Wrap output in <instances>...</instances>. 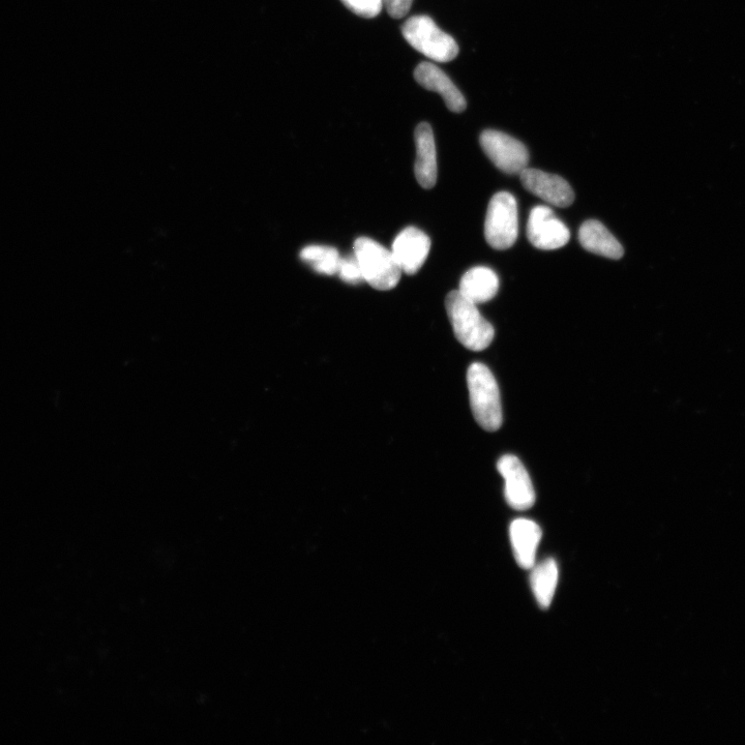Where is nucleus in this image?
Masks as SVG:
<instances>
[{"mask_svg":"<svg viewBox=\"0 0 745 745\" xmlns=\"http://www.w3.org/2000/svg\"><path fill=\"white\" fill-rule=\"evenodd\" d=\"M476 306L466 300L459 290L446 296V312L458 341L469 350L483 351L491 345L495 331Z\"/></svg>","mask_w":745,"mask_h":745,"instance_id":"1","label":"nucleus"},{"mask_svg":"<svg viewBox=\"0 0 745 745\" xmlns=\"http://www.w3.org/2000/svg\"><path fill=\"white\" fill-rule=\"evenodd\" d=\"M470 405L476 422L486 431H498L503 422L497 381L488 367L472 364L467 371Z\"/></svg>","mask_w":745,"mask_h":745,"instance_id":"2","label":"nucleus"},{"mask_svg":"<svg viewBox=\"0 0 745 745\" xmlns=\"http://www.w3.org/2000/svg\"><path fill=\"white\" fill-rule=\"evenodd\" d=\"M354 255L359 261L364 281L377 290L395 288L401 279L402 270L393 252L368 237H360L354 243Z\"/></svg>","mask_w":745,"mask_h":745,"instance_id":"3","label":"nucleus"},{"mask_svg":"<svg viewBox=\"0 0 745 745\" xmlns=\"http://www.w3.org/2000/svg\"><path fill=\"white\" fill-rule=\"evenodd\" d=\"M402 34L415 50L432 61L449 63L459 54V46L455 39L442 32L429 16L409 18L402 27Z\"/></svg>","mask_w":745,"mask_h":745,"instance_id":"4","label":"nucleus"},{"mask_svg":"<svg viewBox=\"0 0 745 745\" xmlns=\"http://www.w3.org/2000/svg\"><path fill=\"white\" fill-rule=\"evenodd\" d=\"M519 234L518 203L508 192L494 195L489 203L485 222L487 243L495 250L512 248Z\"/></svg>","mask_w":745,"mask_h":745,"instance_id":"5","label":"nucleus"},{"mask_svg":"<svg viewBox=\"0 0 745 745\" xmlns=\"http://www.w3.org/2000/svg\"><path fill=\"white\" fill-rule=\"evenodd\" d=\"M481 145L487 157L504 173L520 175L528 168L527 147L508 134L495 130L484 131Z\"/></svg>","mask_w":745,"mask_h":745,"instance_id":"6","label":"nucleus"},{"mask_svg":"<svg viewBox=\"0 0 745 745\" xmlns=\"http://www.w3.org/2000/svg\"><path fill=\"white\" fill-rule=\"evenodd\" d=\"M527 237L533 247L540 250H558L570 242L571 232L559 220L552 208L535 206L530 212Z\"/></svg>","mask_w":745,"mask_h":745,"instance_id":"7","label":"nucleus"},{"mask_svg":"<svg viewBox=\"0 0 745 745\" xmlns=\"http://www.w3.org/2000/svg\"><path fill=\"white\" fill-rule=\"evenodd\" d=\"M504 479V495L511 508L527 511L535 503V492L530 476L522 462L513 455H505L497 463Z\"/></svg>","mask_w":745,"mask_h":745,"instance_id":"8","label":"nucleus"},{"mask_svg":"<svg viewBox=\"0 0 745 745\" xmlns=\"http://www.w3.org/2000/svg\"><path fill=\"white\" fill-rule=\"evenodd\" d=\"M523 187L531 194L557 207H569L575 193L562 177L538 169L526 168L520 173Z\"/></svg>","mask_w":745,"mask_h":745,"instance_id":"9","label":"nucleus"},{"mask_svg":"<svg viewBox=\"0 0 745 745\" xmlns=\"http://www.w3.org/2000/svg\"><path fill=\"white\" fill-rule=\"evenodd\" d=\"M431 250L427 234L415 227H407L394 241L392 252L402 273L415 275L425 264Z\"/></svg>","mask_w":745,"mask_h":745,"instance_id":"10","label":"nucleus"},{"mask_svg":"<svg viewBox=\"0 0 745 745\" xmlns=\"http://www.w3.org/2000/svg\"><path fill=\"white\" fill-rule=\"evenodd\" d=\"M414 77L428 91L439 94L447 108L460 113L466 109V100L449 76L431 63H422L416 67Z\"/></svg>","mask_w":745,"mask_h":745,"instance_id":"11","label":"nucleus"},{"mask_svg":"<svg viewBox=\"0 0 745 745\" xmlns=\"http://www.w3.org/2000/svg\"><path fill=\"white\" fill-rule=\"evenodd\" d=\"M415 144L416 180L423 188L432 189L437 182V154L433 130L429 124L422 123L417 126Z\"/></svg>","mask_w":745,"mask_h":745,"instance_id":"12","label":"nucleus"},{"mask_svg":"<svg viewBox=\"0 0 745 745\" xmlns=\"http://www.w3.org/2000/svg\"><path fill=\"white\" fill-rule=\"evenodd\" d=\"M542 535L541 527L531 520L520 518L512 522L510 538L515 558L522 569L530 570L535 565Z\"/></svg>","mask_w":745,"mask_h":745,"instance_id":"13","label":"nucleus"},{"mask_svg":"<svg viewBox=\"0 0 745 745\" xmlns=\"http://www.w3.org/2000/svg\"><path fill=\"white\" fill-rule=\"evenodd\" d=\"M581 246L588 252L618 260L624 254L616 237L599 221L589 220L579 230Z\"/></svg>","mask_w":745,"mask_h":745,"instance_id":"14","label":"nucleus"},{"mask_svg":"<svg viewBox=\"0 0 745 745\" xmlns=\"http://www.w3.org/2000/svg\"><path fill=\"white\" fill-rule=\"evenodd\" d=\"M499 289V279L489 267L478 266L469 270L461 279L459 292L475 305L493 300Z\"/></svg>","mask_w":745,"mask_h":745,"instance_id":"15","label":"nucleus"},{"mask_svg":"<svg viewBox=\"0 0 745 745\" xmlns=\"http://www.w3.org/2000/svg\"><path fill=\"white\" fill-rule=\"evenodd\" d=\"M530 584L536 601L543 609H548L554 599L557 582L558 566L554 559L549 558L533 566Z\"/></svg>","mask_w":745,"mask_h":745,"instance_id":"16","label":"nucleus"},{"mask_svg":"<svg viewBox=\"0 0 745 745\" xmlns=\"http://www.w3.org/2000/svg\"><path fill=\"white\" fill-rule=\"evenodd\" d=\"M300 257L320 275H338L342 257L335 248L326 246H308L302 250Z\"/></svg>","mask_w":745,"mask_h":745,"instance_id":"17","label":"nucleus"},{"mask_svg":"<svg viewBox=\"0 0 745 745\" xmlns=\"http://www.w3.org/2000/svg\"><path fill=\"white\" fill-rule=\"evenodd\" d=\"M343 5L357 16L364 18L377 17L382 8V0H341Z\"/></svg>","mask_w":745,"mask_h":745,"instance_id":"18","label":"nucleus"},{"mask_svg":"<svg viewBox=\"0 0 745 745\" xmlns=\"http://www.w3.org/2000/svg\"><path fill=\"white\" fill-rule=\"evenodd\" d=\"M338 275L348 284L356 285L364 281L360 263L354 254L341 258Z\"/></svg>","mask_w":745,"mask_h":745,"instance_id":"19","label":"nucleus"},{"mask_svg":"<svg viewBox=\"0 0 745 745\" xmlns=\"http://www.w3.org/2000/svg\"><path fill=\"white\" fill-rule=\"evenodd\" d=\"M386 12L395 19L405 17L413 4V0H382Z\"/></svg>","mask_w":745,"mask_h":745,"instance_id":"20","label":"nucleus"}]
</instances>
